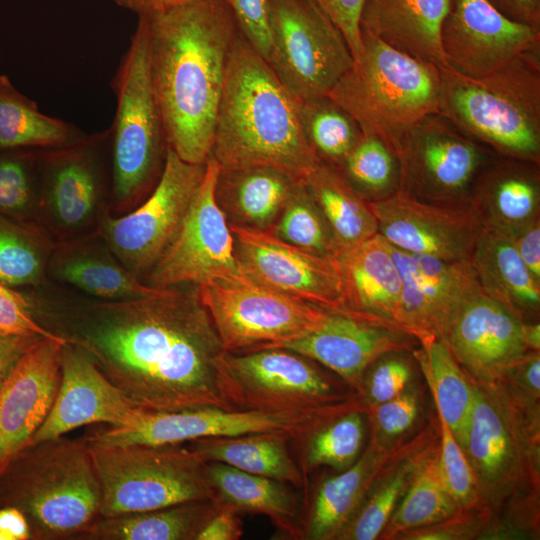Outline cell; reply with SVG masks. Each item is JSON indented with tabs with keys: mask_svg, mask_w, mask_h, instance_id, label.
Returning <instances> with one entry per match:
<instances>
[{
	"mask_svg": "<svg viewBox=\"0 0 540 540\" xmlns=\"http://www.w3.org/2000/svg\"><path fill=\"white\" fill-rule=\"evenodd\" d=\"M27 295L37 321L80 347L139 409H236L221 367L225 351L197 286L106 300L46 280Z\"/></svg>",
	"mask_w": 540,
	"mask_h": 540,
	"instance_id": "6da1fadb",
	"label": "cell"
},
{
	"mask_svg": "<svg viewBox=\"0 0 540 540\" xmlns=\"http://www.w3.org/2000/svg\"><path fill=\"white\" fill-rule=\"evenodd\" d=\"M138 17L147 29L150 77L168 148L188 163H206L240 32L235 15L224 0H189Z\"/></svg>",
	"mask_w": 540,
	"mask_h": 540,
	"instance_id": "7a4b0ae2",
	"label": "cell"
},
{
	"mask_svg": "<svg viewBox=\"0 0 540 540\" xmlns=\"http://www.w3.org/2000/svg\"><path fill=\"white\" fill-rule=\"evenodd\" d=\"M210 156L221 169L269 166L301 181L321 162L302 130L297 100L241 31L227 66Z\"/></svg>",
	"mask_w": 540,
	"mask_h": 540,
	"instance_id": "3957f363",
	"label": "cell"
},
{
	"mask_svg": "<svg viewBox=\"0 0 540 540\" xmlns=\"http://www.w3.org/2000/svg\"><path fill=\"white\" fill-rule=\"evenodd\" d=\"M439 70L441 115L498 156L540 163V51L481 78Z\"/></svg>",
	"mask_w": 540,
	"mask_h": 540,
	"instance_id": "277c9868",
	"label": "cell"
},
{
	"mask_svg": "<svg viewBox=\"0 0 540 540\" xmlns=\"http://www.w3.org/2000/svg\"><path fill=\"white\" fill-rule=\"evenodd\" d=\"M5 506L26 517L31 536H83L101 518V489L86 440L30 445L0 475Z\"/></svg>",
	"mask_w": 540,
	"mask_h": 540,
	"instance_id": "5b68a950",
	"label": "cell"
},
{
	"mask_svg": "<svg viewBox=\"0 0 540 540\" xmlns=\"http://www.w3.org/2000/svg\"><path fill=\"white\" fill-rule=\"evenodd\" d=\"M362 48L327 94L395 153L425 117L439 113L438 66L403 53L361 31Z\"/></svg>",
	"mask_w": 540,
	"mask_h": 540,
	"instance_id": "8992f818",
	"label": "cell"
},
{
	"mask_svg": "<svg viewBox=\"0 0 540 540\" xmlns=\"http://www.w3.org/2000/svg\"><path fill=\"white\" fill-rule=\"evenodd\" d=\"M111 86L117 105L108 128L112 161L110 214L120 216L137 207L154 189L168 150L150 77L147 29L141 17Z\"/></svg>",
	"mask_w": 540,
	"mask_h": 540,
	"instance_id": "52a82bcc",
	"label": "cell"
},
{
	"mask_svg": "<svg viewBox=\"0 0 540 540\" xmlns=\"http://www.w3.org/2000/svg\"><path fill=\"white\" fill-rule=\"evenodd\" d=\"M88 446L101 489V517L217 499L207 462L189 446Z\"/></svg>",
	"mask_w": 540,
	"mask_h": 540,
	"instance_id": "ba28073f",
	"label": "cell"
},
{
	"mask_svg": "<svg viewBox=\"0 0 540 540\" xmlns=\"http://www.w3.org/2000/svg\"><path fill=\"white\" fill-rule=\"evenodd\" d=\"M39 225L54 244L98 232L110 213L109 129L71 144L40 149Z\"/></svg>",
	"mask_w": 540,
	"mask_h": 540,
	"instance_id": "9c48e42d",
	"label": "cell"
},
{
	"mask_svg": "<svg viewBox=\"0 0 540 540\" xmlns=\"http://www.w3.org/2000/svg\"><path fill=\"white\" fill-rule=\"evenodd\" d=\"M223 349L246 353L302 338L327 319V309L260 284L213 280L197 286Z\"/></svg>",
	"mask_w": 540,
	"mask_h": 540,
	"instance_id": "30bf717a",
	"label": "cell"
},
{
	"mask_svg": "<svg viewBox=\"0 0 540 540\" xmlns=\"http://www.w3.org/2000/svg\"><path fill=\"white\" fill-rule=\"evenodd\" d=\"M266 1L267 62L295 99L327 95L353 64L343 34L312 0Z\"/></svg>",
	"mask_w": 540,
	"mask_h": 540,
	"instance_id": "8fae6325",
	"label": "cell"
},
{
	"mask_svg": "<svg viewBox=\"0 0 540 540\" xmlns=\"http://www.w3.org/2000/svg\"><path fill=\"white\" fill-rule=\"evenodd\" d=\"M205 170L206 163H188L168 148L163 171L151 193L129 213H107L101 221L99 235L142 283L179 230Z\"/></svg>",
	"mask_w": 540,
	"mask_h": 540,
	"instance_id": "7c38bea8",
	"label": "cell"
},
{
	"mask_svg": "<svg viewBox=\"0 0 540 540\" xmlns=\"http://www.w3.org/2000/svg\"><path fill=\"white\" fill-rule=\"evenodd\" d=\"M219 172V163L210 156L179 230L143 281L146 286L166 289L248 278L237 259L225 211L216 198Z\"/></svg>",
	"mask_w": 540,
	"mask_h": 540,
	"instance_id": "4fadbf2b",
	"label": "cell"
},
{
	"mask_svg": "<svg viewBox=\"0 0 540 540\" xmlns=\"http://www.w3.org/2000/svg\"><path fill=\"white\" fill-rule=\"evenodd\" d=\"M342 406L307 412H265L245 409L204 407L171 412L141 411L124 425L109 427L89 437L94 445L182 444L201 438L230 437L253 433L279 432L293 440L340 414Z\"/></svg>",
	"mask_w": 540,
	"mask_h": 540,
	"instance_id": "5bb4252c",
	"label": "cell"
},
{
	"mask_svg": "<svg viewBox=\"0 0 540 540\" xmlns=\"http://www.w3.org/2000/svg\"><path fill=\"white\" fill-rule=\"evenodd\" d=\"M396 155L399 190L428 202L460 204L470 203L475 178L496 154L433 113L406 135Z\"/></svg>",
	"mask_w": 540,
	"mask_h": 540,
	"instance_id": "9a60e30c",
	"label": "cell"
},
{
	"mask_svg": "<svg viewBox=\"0 0 540 540\" xmlns=\"http://www.w3.org/2000/svg\"><path fill=\"white\" fill-rule=\"evenodd\" d=\"M221 367L228 397L236 409L307 413L333 408L339 394L309 359L270 348L224 352Z\"/></svg>",
	"mask_w": 540,
	"mask_h": 540,
	"instance_id": "2e32d148",
	"label": "cell"
},
{
	"mask_svg": "<svg viewBox=\"0 0 540 540\" xmlns=\"http://www.w3.org/2000/svg\"><path fill=\"white\" fill-rule=\"evenodd\" d=\"M229 226L237 259L250 279L327 309H344L336 257L299 248L270 229L230 222Z\"/></svg>",
	"mask_w": 540,
	"mask_h": 540,
	"instance_id": "e0dca14e",
	"label": "cell"
},
{
	"mask_svg": "<svg viewBox=\"0 0 540 540\" xmlns=\"http://www.w3.org/2000/svg\"><path fill=\"white\" fill-rule=\"evenodd\" d=\"M441 48L446 68L481 78L525 53L540 51V28L507 18L487 0H451Z\"/></svg>",
	"mask_w": 540,
	"mask_h": 540,
	"instance_id": "ac0fdd59",
	"label": "cell"
},
{
	"mask_svg": "<svg viewBox=\"0 0 540 540\" xmlns=\"http://www.w3.org/2000/svg\"><path fill=\"white\" fill-rule=\"evenodd\" d=\"M371 206L390 245L449 261L471 260L484 228L470 203H433L398 190Z\"/></svg>",
	"mask_w": 540,
	"mask_h": 540,
	"instance_id": "d6986e66",
	"label": "cell"
},
{
	"mask_svg": "<svg viewBox=\"0 0 540 540\" xmlns=\"http://www.w3.org/2000/svg\"><path fill=\"white\" fill-rule=\"evenodd\" d=\"M402 281L401 326L421 341L440 339L460 308L482 288L471 260L449 261L395 248Z\"/></svg>",
	"mask_w": 540,
	"mask_h": 540,
	"instance_id": "ffe728a7",
	"label": "cell"
},
{
	"mask_svg": "<svg viewBox=\"0 0 540 540\" xmlns=\"http://www.w3.org/2000/svg\"><path fill=\"white\" fill-rule=\"evenodd\" d=\"M66 342L40 338L20 358L0 389V475L29 446L53 406Z\"/></svg>",
	"mask_w": 540,
	"mask_h": 540,
	"instance_id": "44dd1931",
	"label": "cell"
},
{
	"mask_svg": "<svg viewBox=\"0 0 540 540\" xmlns=\"http://www.w3.org/2000/svg\"><path fill=\"white\" fill-rule=\"evenodd\" d=\"M141 411L80 347L66 342L61 351V379L55 401L29 446L88 424L124 426Z\"/></svg>",
	"mask_w": 540,
	"mask_h": 540,
	"instance_id": "7402d4cb",
	"label": "cell"
},
{
	"mask_svg": "<svg viewBox=\"0 0 540 540\" xmlns=\"http://www.w3.org/2000/svg\"><path fill=\"white\" fill-rule=\"evenodd\" d=\"M408 335L393 325L351 310L331 309L318 329L275 348L317 361L355 384L377 359L408 348Z\"/></svg>",
	"mask_w": 540,
	"mask_h": 540,
	"instance_id": "603a6c76",
	"label": "cell"
},
{
	"mask_svg": "<svg viewBox=\"0 0 540 540\" xmlns=\"http://www.w3.org/2000/svg\"><path fill=\"white\" fill-rule=\"evenodd\" d=\"M523 324L481 289L460 308L440 339L457 362L479 376L492 377L526 355Z\"/></svg>",
	"mask_w": 540,
	"mask_h": 540,
	"instance_id": "cb8c5ba5",
	"label": "cell"
},
{
	"mask_svg": "<svg viewBox=\"0 0 540 540\" xmlns=\"http://www.w3.org/2000/svg\"><path fill=\"white\" fill-rule=\"evenodd\" d=\"M336 259L343 284L344 309L403 330L402 281L391 245L377 233L340 249Z\"/></svg>",
	"mask_w": 540,
	"mask_h": 540,
	"instance_id": "d4e9b609",
	"label": "cell"
},
{
	"mask_svg": "<svg viewBox=\"0 0 540 540\" xmlns=\"http://www.w3.org/2000/svg\"><path fill=\"white\" fill-rule=\"evenodd\" d=\"M539 164L498 155L486 163L469 195L484 227L508 231L539 218Z\"/></svg>",
	"mask_w": 540,
	"mask_h": 540,
	"instance_id": "484cf974",
	"label": "cell"
},
{
	"mask_svg": "<svg viewBox=\"0 0 540 540\" xmlns=\"http://www.w3.org/2000/svg\"><path fill=\"white\" fill-rule=\"evenodd\" d=\"M47 280L106 300L143 297L160 290L146 286L126 270L98 232L54 244Z\"/></svg>",
	"mask_w": 540,
	"mask_h": 540,
	"instance_id": "4316f807",
	"label": "cell"
},
{
	"mask_svg": "<svg viewBox=\"0 0 540 540\" xmlns=\"http://www.w3.org/2000/svg\"><path fill=\"white\" fill-rule=\"evenodd\" d=\"M451 0H367L360 28L389 46L445 67L441 28Z\"/></svg>",
	"mask_w": 540,
	"mask_h": 540,
	"instance_id": "83f0119b",
	"label": "cell"
},
{
	"mask_svg": "<svg viewBox=\"0 0 540 540\" xmlns=\"http://www.w3.org/2000/svg\"><path fill=\"white\" fill-rule=\"evenodd\" d=\"M471 262L482 290L522 322L539 312L540 282L503 232L484 227Z\"/></svg>",
	"mask_w": 540,
	"mask_h": 540,
	"instance_id": "f1b7e54d",
	"label": "cell"
},
{
	"mask_svg": "<svg viewBox=\"0 0 540 540\" xmlns=\"http://www.w3.org/2000/svg\"><path fill=\"white\" fill-rule=\"evenodd\" d=\"M301 182L269 166L221 169L216 184V198L239 218V223L259 229H270Z\"/></svg>",
	"mask_w": 540,
	"mask_h": 540,
	"instance_id": "f546056e",
	"label": "cell"
},
{
	"mask_svg": "<svg viewBox=\"0 0 540 540\" xmlns=\"http://www.w3.org/2000/svg\"><path fill=\"white\" fill-rule=\"evenodd\" d=\"M207 473L221 504L239 512L265 515L292 538L302 535L298 500L286 483L215 461L207 462Z\"/></svg>",
	"mask_w": 540,
	"mask_h": 540,
	"instance_id": "4dcf8cb0",
	"label": "cell"
},
{
	"mask_svg": "<svg viewBox=\"0 0 540 540\" xmlns=\"http://www.w3.org/2000/svg\"><path fill=\"white\" fill-rule=\"evenodd\" d=\"M290 436L279 432L208 437L189 447L204 461L221 462L241 471L301 487L303 473L288 449Z\"/></svg>",
	"mask_w": 540,
	"mask_h": 540,
	"instance_id": "1f68e13d",
	"label": "cell"
},
{
	"mask_svg": "<svg viewBox=\"0 0 540 540\" xmlns=\"http://www.w3.org/2000/svg\"><path fill=\"white\" fill-rule=\"evenodd\" d=\"M220 507L218 499H208L101 517L83 537L114 540H196L199 532Z\"/></svg>",
	"mask_w": 540,
	"mask_h": 540,
	"instance_id": "d6a6232c",
	"label": "cell"
},
{
	"mask_svg": "<svg viewBox=\"0 0 540 540\" xmlns=\"http://www.w3.org/2000/svg\"><path fill=\"white\" fill-rule=\"evenodd\" d=\"M324 215L339 249L378 233L371 202L332 165L320 162L303 181Z\"/></svg>",
	"mask_w": 540,
	"mask_h": 540,
	"instance_id": "836d02e7",
	"label": "cell"
},
{
	"mask_svg": "<svg viewBox=\"0 0 540 540\" xmlns=\"http://www.w3.org/2000/svg\"><path fill=\"white\" fill-rule=\"evenodd\" d=\"M85 135L73 124L41 113L6 75H0V150L60 147Z\"/></svg>",
	"mask_w": 540,
	"mask_h": 540,
	"instance_id": "e575fe53",
	"label": "cell"
},
{
	"mask_svg": "<svg viewBox=\"0 0 540 540\" xmlns=\"http://www.w3.org/2000/svg\"><path fill=\"white\" fill-rule=\"evenodd\" d=\"M421 342L423 348L417 352V358L431 386L439 418L447 424L460 446H465L474 390L441 339L432 337Z\"/></svg>",
	"mask_w": 540,
	"mask_h": 540,
	"instance_id": "d590c367",
	"label": "cell"
},
{
	"mask_svg": "<svg viewBox=\"0 0 540 540\" xmlns=\"http://www.w3.org/2000/svg\"><path fill=\"white\" fill-rule=\"evenodd\" d=\"M297 107L304 135L321 162L337 166L363 135L355 119L328 95L297 100Z\"/></svg>",
	"mask_w": 540,
	"mask_h": 540,
	"instance_id": "8d00e7d4",
	"label": "cell"
},
{
	"mask_svg": "<svg viewBox=\"0 0 540 540\" xmlns=\"http://www.w3.org/2000/svg\"><path fill=\"white\" fill-rule=\"evenodd\" d=\"M53 246L42 232L0 214V282L15 289L45 282Z\"/></svg>",
	"mask_w": 540,
	"mask_h": 540,
	"instance_id": "74e56055",
	"label": "cell"
},
{
	"mask_svg": "<svg viewBox=\"0 0 540 540\" xmlns=\"http://www.w3.org/2000/svg\"><path fill=\"white\" fill-rule=\"evenodd\" d=\"M369 470L370 461L364 457L320 484L307 522L305 535L308 539L340 535L359 503Z\"/></svg>",
	"mask_w": 540,
	"mask_h": 540,
	"instance_id": "f35d334b",
	"label": "cell"
},
{
	"mask_svg": "<svg viewBox=\"0 0 540 540\" xmlns=\"http://www.w3.org/2000/svg\"><path fill=\"white\" fill-rule=\"evenodd\" d=\"M334 167L370 202L385 199L400 188L397 155L375 135L363 134L342 162Z\"/></svg>",
	"mask_w": 540,
	"mask_h": 540,
	"instance_id": "ab89813d",
	"label": "cell"
},
{
	"mask_svg": "<svg viewBox=\"0 0 540 540\" xmlns=\"http://www.w3.org/2000/svg\"><path fill=\"white\" fill-rule=\"evenodd\" d=\"M40 149L0 150V214L40 232Z\"/></svg>",
	"mask_w": 540,
	"mask_h": 540,
	"instance_id": "60d3db41",
	"label": "cell"
},
{
	"mask_svg": "<svg viewBox=\"0 0 540 540\" xmlns=\"http://www.w3.org/2000/svg\"><path fill=\"white\" fill-rule=\"evenodd\" d=\"M271 231L285 242L324 256L336 257L340 250L303 181L294 188Z\"/></svg>",
	"mask_w": 540,
	"mask_h": 540,
	"instance_id": "b9f144b4",
	"label": "cell"
},
{
	"mask_svg": "<svg viewBox=\"0 0 540 540\" xmlns=\"http://www.w3.org/2000/svg\"><path fill=\"white\" fill-rule=\"evenodd\" d=\"M454 511V500L442 477L439 460L426 462L416 475L408 494L392 518L396 530L441 521Z\"/></svg>",
	"mask_w": 540,
	"mask_h": 540,
	"instance_id": "7bdbcfd3",
	"label": "cell"
},
{
	"mask_svg": "<svg viewBox=\"0 0 540 540\" xmlns=\"http://www.w3.org/2000/svg\"><path fill=\"white\" fill-rule=\"evenodd\" d=\"M465 447L486 477L497 476L509 459V437L505 425L498 412L478 391H474Z\"/></svg>",
	"mask_w": 540,
	"mask_h": 540,
	"instance_id": "ee69618b",
	"label": "cell"
},
{
	"mask_svg": "<svg viewBox=\"0 0 540 540\" xmlns=\"http://www.w3.org/2000/svg\"><path fill=\"white\" fill-rule=\"evenodd\" d=\"M305 452L308 470L318 466L347 469L356 458L363 440V422L357 412L341 414L310 434Z\"/></svg>",
	"mask_w": 540,
	"mask_h": 540,
	"instance_id": "f6af8a7d",
	"label": "cell"
},
{
	"mask_svg": "<svg viewBox=\"0 0 540 540\" xmlns=\"http://www.w3.org/2000/svg\"><path fill=\"white\" fill-rule=\"evenodd\" d=\"M407 470L395 475L368 501L357 517L340 533L343 539L373 540L378 537L404 489Z\"/></svg>",
	"mask_w": 540,
	"mask_h": 540,
	"instance_id": "bcb514c9",
	"label": "cell"
},
{
	"mask_svg": "<svg viewBox=\"0 0 540 540\" xmlns=\"http://www.w3.org/2000/svg\"><path fill=\"white\" fill-rule=\"evenodd\" d=\"M441 456L439 466L445 485L454 501L466 502L474 492L471 467L452 431L441 419Z\"/></svg>",
	"mask_w": 540,
	"mask_h": 540,
	"instance_id": "7dc6e473",
	"label": "cell"
},
{
	"mask_svg": "<svg viewBox=\"0 0 540 540\" xmlns=\"http://www.w3.org/2000/svg\"><path fill=\"white\" fill-rule=\"evenodd\" d=\"M0 335L64 339L36 319L28 296L0 282Z\"/></svg>",
	"mask_w": 540,
	"mask_h": 540,
	"instance_id": "c3c4849f",
	"label": "cell"
},
{
	"mask_svg": "<svg viewBox=\"0 0 540 540\" xmlns=\"http://www.w3.org/2000/svg\"><path fill=\"white\" fill-rule=\"evenodd\" d=\"M235 15L239 29L249 43L267 61L271 36L266 0H224Z\"/></svg>",
	"mask_w": 540,
	"mask_h": 540,
	"instance_id": "681fc988",
	"label": "cell"
},
{
	"mask_svg": "<svg viewBox=\"0 0 540 540\" xmlns=\"http://www.w3.org/2000/svg\"><path fill=\"white\" fill-rule=\"evenodd\" d=\"M343 34L353 60L362 48L360 20L367 0H312Z\"/></svg>",
	"mask_w": 540,
	"mask_h": 540,
	"instance_id": "f907efd6",
	"label": "cell"
},
{
	"mask_svg": "<svg viewBox=\"0 0 540 540\" xmlns=\"http://www.w3.org/2000/svg\"><path fill=\"white\" fill-rule=\"evenodd\" d=\"M410 378V368L402 359L383 361L373 370L368 385L370 398L383 403L398 396Z\"/></svg>",
	"mask_w": 540,
	"mask_h": 540,
	"instance_id": "816d5d0a",
	"label": "cell"
},
{
	"mask_svg": "<svg viewBox=\"0 0 540 540\" xmlns=\"http://www.w3.org/2000/svg\"><path fill=\"white\" fill-rule=\"evenodd\" d=\"M417 414V401L412 395H398L380 403L376 419L381 430L397 435L408 429Z\"/></svg>",
	"mask_w": 540,
	"mask_h": 540,
	"instance_id": "f5cc1de1",
	"label": "cell"
},
{
	"mask_svg": "<svg viewBox=\"0 0 540 540\" xmlns=\"http://www.w3.org/2000/svg\"><path fill=\"white\" fill-rule=\"evenodd\" d=\"M501 232L507 235L530 273L540 282L539 218H536L523 226Z\"/></svg>",
	"mask_w": 540,
	"mask_h": 540,
	"instance_id": "db71d44e",
	"label": "cell"
},
{
	"mask_svg": "<svg viewBox=\"0 0 540 540\" xmlns=\"http://www.w3.org/2000/svg\"><path fill=\"white\" fill-rule=\"evenodd\" d=\"M235 508L221 504L219 510L199 532L196 540H238L243 535V523Z\"/></svg>",
	"mask_w": 540,
	"mask_h": 540,
	"instance_id": "11a10c76",
	"label": "cell"
},
{
	"mask_svg": "<svg viewBox=\"0 0 540 540\" xmlns=\"http://www.w3.org/2000/svg\"><path fill=\"white\" fill-rule=\"evenodd\" d=\"M40 338L45 337L0 335V389L20 358Z\"/></svg>",
	"mask_w": 540,
	"mask_h": 540,
	"instance_id": "9f6ffc18",
	"label": "cell"
},
{
	"mask_svg": "<svg viewBox=\"0 0 540 540\" xmlns=\"http://www.w3.org/2000/svg\"><path fill=\"white\" fill-rule=\"evenodd\" d=\"M507 18L540 28V0H487Z\"/></svg>",
	"mask_w": 540,
	"mask_h": 540,
	"instance_id": "6f0895ef",
	"label": "cell"
},
{
	"mask_svg": "<svg viewBox=\"0 0 540 540\" xmlns=\"http://www.w3.org/2000/svg\"><path fill=\"white\" fill-rule=\"evenodd\" d=\"M0 534L3 540H26L31 538L28 521L18 508L5 506L0 509Z\"/></svg>",
	"mask_w": 540,
	"mask_h": 540,
	"instance_id": "680465c9",
	"label": "cell"
},
{
	"mask_svg": "<svg viewBox=\"0 0 540 540\" xmlns=\"http://www.w3.org/2000/svg\"><path fill=\"white\" fill-rule=\"evenodd\" d=\"M116 5L137 15L164 10L189 0H112Z\"/></svg>",
	"mask_w": 540,
	"mask_h": 540,
	"instance_id": "91938a15",
	"label": "cell"
},
{
	"mask_svg": "<svg viewBox=\"0 0 540 540\" xmlns=\"http://www.w3.org/2000/svg\"><path fill=\"white\" fill-rule=\"evenodd\" d=\"M525 377L528 384L535 391H539L540 388V361L539 356H533L526 364Z\"/></svg>",
	"mask_w": 540,
	"mask_h": 540,
	"instance_id": "94428289",
	"label": "cell"
},
{
	"mask_svg": "<svg viewBox=\"0 0 540 540\" xmlns=\"http://www.w3.org/2000/svg\"><path fill=\"white\" fill-rule=\"evenodd\" d=\"M524 339L528 349L539 350L540 346V327L538 323L523 324Z\"/></svg>",
	"mask_w": 540,
	"mask_h": 540,
	"instance_id": "6125c7cd",
	"label": "cell"
}]
</instances>
